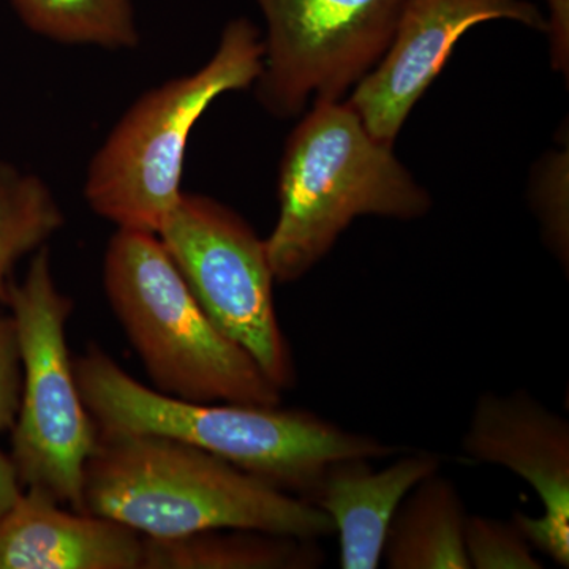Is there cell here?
<instances>
[{"label":"cell","instance_id":"6da1fadb","mask_svg":"<svg viewBox=\"0 0 569 569\" xmlns=\"http://www.w3.org/2000/svg\"><path fill=\"white\" fill-rule=\"evenodd\" d=\"M73 367L82 402L102 432L181 440L309 503L337 460H383L403 452L301 408L189 402L162 395L96 346Z\"/></svg>","mask_w":569,"mask_h":569},{"label":"cell","instance_id":"7a4b0ae2","mask_svg":"<svg viewBox=\"0 0 569 569\" xmlns=\"http://www.w3.org/2000/svg\"><path fill=\"white\" fill-rule=\"evenodd\" d=\"M142 538L250 529L321 539L332 520L305 498L246 473L211 452L152 433L102 432L84 468L82 511Z\"/></svg>","mask_w":569,"mask_h":569},{"label":"cell","instance_id":"3957f363","mask_svg":"<svg viewBox=\"0 0 569 569\" xmlns=\"http://www.w3.org/2000/svg\"><path fill=\"white\" fill-rule=\"evenodd\" d=\"M432 198L348 103L313 102L284 144L279 217L266 239L276 282L309 274L361 216L417 220Z\"/></svg>","mask_w":569,"mask_h":569},{"label":"cell","instance_id":"277c9868","mask_svg":"<svg viewBox=\"0 0 569 569\" xmlns=\"http://www.w3.org/2000/svg\"><path fill=\"white\" fill-rule=\"evenodd\" d=\"M103 288L156 391L189 402L282 403V389L206 316L159 236L118 228Z\"/></svg>","mask_w":569,"mask_h":569},{"label":"cell","instance_id":"5b68a950","mask_svg":"<svg viewBox=\"0 0 569 569\" xmlns=\"http://www.w3.org/2000/svg\"><path fill=\"white\" fill-rule=\"evenodd\" d=\"M263 58V33L249 18H236L201 69L142 93L89 163L84 198L92 212L119 230L159 234L182 197L194 126L223 93L252 88Z\"/></svg>","mask_w":569,"mask_h":569},{"label":"cell","instance_id":"8992f818","mask_svg":"<svg viewBox=\"0 0 569 569\" xmlns=\"http://www.w3.org/2000/svg\"><path fill=\"white\" fill-rule=\"evenodd\" d=\"M6 306L17 328L22 366L10 458L22 489L81 512L84 468L99 429L82 402L67 346L73 301L56 283L47 246L33 253L21 282H11Z\"/></svg>","mask_w":569,"mask_h":569},{"label":"cell","instance_id":"52a82bcc","mask_svg":"<svg viewBox=\"0 0 569 569\" xmlns=\"http://www.w3.org/2000/svg\"><path fill=\"white\" fill-rule=\"evenodd\" d=\"M157 236L212 323L249 351L277 388H293L298 373L277 318L266 239L233 209L190 192Z\"/></svg>","mask_w":569,"mask_h":569},{"label":"cell","instance_id":"ba28073f","mask_svg":"<svg viewBox=\"0 0 569 569\" xmlns=\"http://www.w3.org/2000/svg\"><path fill=\"white\" fill-rule=\"evenodd\" d=\"M266 22L257 99L279 119L339 102L376 69L407 0H253Z\"/></svg>","mask_w":569,"mask_h":569},{"label":"cell","instance_id":"9c48e42d","mask_svg":"<svg viewBox=\"0 0 569 569\" xmlns=\"http://www.w3.org/2000/svg\"><path fill=\"white\" fill-rule=\"evenodd\" d=\"M471 463L507 468L537 492L539 516L512 519L533 550L569 567V422L526 389L478 397L460 441Z\"/></svg>","mask_w":569,"mask_h":569},{"label":"cell","instance_id":"30bf717a","mask_svg":"<svg viewBox=\"0 0 569 569\" xmlns=\"http://www.w3.org/2000/svg\"><path fill=\"white\" fill-rule=\"evenodd\" d=\"M493 20L549 31L545 14L530 0H407L388 51L347 103L376 140L395 146L408 114L447 66L460 37Z\"/></svg>","mask_w":569,"mask_h":569},{"label":"cell","instance_id":"8fae6325","mask_svg":"<svg viewBox=\"0 0 569 569\" xmlns=\"http://www.w3.org/2000/svg\"><path fill=\"white\" fill-rule=\"evenodd\" d=\"M144 538L121 522L22 490L0 519V569H142Z\"/></svg>","mask_w":569,"mask_h":569},{"label":"cell","instance_id":"7c38bea8","mask_svg":"<svg viewBox=\"0 0 569 569\" xmlns=\"http://www.w3.org/2000/svg\"><path fill=\"white\" fill-rule=\"evenodd\" d=\"M396 458L380 470L370 459L337 460L318 485L310 503L332 520L342 569L380 567L397 508L419 481L441 470L436 452L408 451Z\"/></svg>","mask_w":569,"mask_h":569},{"label":"cell","instance_id":"4fadbf2b","mask_svg":"<svg viewBox=\"0 0 569 569\" xmlns=\"http://www.w3.org/2000/svg\"><path fill=\"white\" fill-rule=\"evenodd\" d=\"M467 519L455 482L436 471L419 481L397 508L381 561L389 569H470Z\"/></svg>","mask_w":569,"mask_h":569},{"label":"cell","instance_id":"5bb4252c","mask_svg":"<svg viewBox=\"0 0 569 569\" xmlns=\"http://www.w3.org/2000/svg\"><path fill=\"white\" fill-rule=\"evenodd\" d=\"M323 565L317 539L250 529L144 538L142 560V569H317Z\"/></svg>","mask_w":569,"mask_h":569},{"label":"cell","instance_id":"9a60e30c","mask_svg":"<svg viewBox=\"0 0 569 569\" xmlns=\"http://www.w3.org/2000/svg\"><path fill=\"white\" fill-rule=\"evenodd\" d=\"M22 24L77 47L133 50L140 44L133 0H10Z\"/></svg>","mask_w":569,"mask_h":569},{"label":"cell","instance_id":"2e32d148","mask_svg":"<svg viewBox=\"0 0 569 569\" xmlns=\"http://www.w3.org/2000/svg\"><path fill=\"white\" fill-rule=\"evenodd\" d=\"M66 223L50 186L0 160V305H6L13 269L26 254L47 246Z\"/></svg>","mask_w":569,"mask_h":569},{"label":"cell","instance_id":"e0dca14e","mask_svg":"<svg viewBox=\"0 0 569 569\" xmlns=\"http://www.w3.org/2000/svg\"><path fill=\"white\" fill-rule=\"evenodd\" d=\"M468 563L475 569H542L515 519L468 516L466 527Z\"/></svg>","mask_w":569,"mask_h":569},{"label":"cell","instance_id":"ac0fdd59","mask_svg":"<svg viewBox=\"0 0 569 569\" xmlns=\"http://www.w3.org/2000/svg\"><path fill=\"white\" fill-rule=\"evenodd\" d=\"M22 366L13 318L0 316V433L11 430L20 410Z\"/></svg>","mask_w":569,"mask_h":569},{"label":"cell","instance_id":"d6986e66","mask_svg":"<svg viewBox=\"0 0 569 569\" xmlns=\"http://www.w3.org/2000/svg\"><path fill=\"white\" fill-rule=\"evenodd\" d=\"M20 477L9 455L0 449V519L6 516L22 493Z\"/></svg>","mask_w":569,"mask_h":569}]
</instances>
